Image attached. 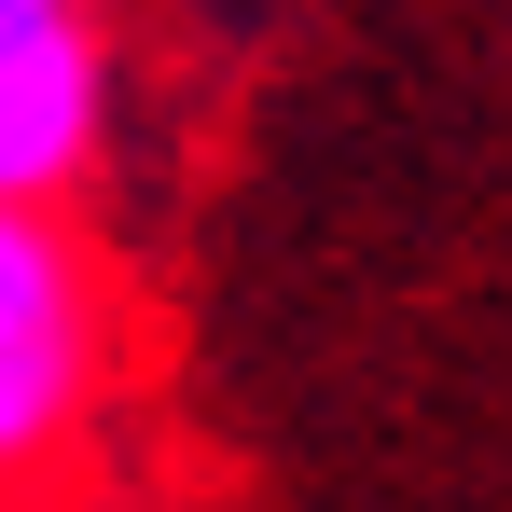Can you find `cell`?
<instances>
[{"label": "cell", "mask_w": 512, "mask_h": 512, "mask_svg": "<svg viewBox=\"0 0 512 512\" xmlns=\"http://www.w3.org/2000/svg\"><path fill=\"white\" fill-rule=\"evenodd\" d=\"M111 139V42L70 14L0 28V194H70Z\"/></svg>", "instance_id": "obj_2"}, {"label": "cell", "mask_w": 512, "mask_h": 512, "mask_svg": "<svg viewBox=\"0 0 512 512\" xmlns=\"http://www.w3.org/2000/svg\"><path fill=\"white\" fill-rule=\"evenodd\" d=\"M28 14H70V0H0V28H28Z\"/></svg>", "instance_id": "obj_3"}, {"label": "cell", "mask_w": 512, "mask_h": 512, "mask_svg": "<svg viewBox=\"0 0 512 512\" xmlns=\"http://www.w3.org/2000/svg\"><path fill=\"white\" fill-rule=\"evenodd\" d=\"M97 402V277L56 194H0V471H42Z\"/></svg>", "instance_id": "obj_1"}]
</instances>
